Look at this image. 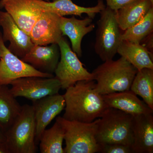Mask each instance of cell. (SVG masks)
Masks as SVG:
<instances>
[{"instance_id": "6da1fadb", "label": "cell", "mask_w": 153, "mask_h": 153, "mask_svg": "<svg viewBox=\"0 0 153 153\" xmlns=\"http://www.w3.org/2000/svg\"><path fill=\"white\" fill-rule=\"evenodd\" d=\"M95 85V80H81L67 88L63 95L66 105L63 117L87 123L101 117L109 107Z\"/></svg>"}, {"instance_id": "7a4b0ae2", "label": "cell", "mask_w": 153, "mask_h": 153, "mask_svg": "<svg viewBox=\"0 0 153 153\" xmlns=\"http://www.w3.org/2000/svg\"><path fill=\"white\" fill-rule=\"evenodd\" d=\"M138 70L124 57L104 61L91 73L95 89L101 95L130 90Z\"/></svg>"}, {"instance_id": "3957f363", "label": "cell", "mask_w": 153, "mask_h": 153, "mask_svg": "<svg viewBox=\"0 0 153 153\" xmlns=\"http://www.w3.org/2000/svg\"><path fill=\"white\" fill-rule=\"evenodd\" d=\"M133 115L120 110L108 108L100 118L96 139L99 145L120 144L132 147L134 138Z\"/></svg>"}, {"instance_id": "277c9868", "label": "cell", "mask_w": 153, "mask_h": 153, "mask_svg": "<svg viewBox=\"0 0 153 153\" xmlns=\"http://www.w3.org/2000/svg\"><path fill=\"white\" fill-rule=\"evenodd\" d=\"M10 153H35L36 123L33 105H22L21 112L4 133Z\"/></svg>"}, {"instance_id": "5b68a950", "label": "cell", "mask_w": 153, "mask_h": 153, "mask_svg": "<svg viewBox=\"0 0 153 153\" xmlns=\"http://www.w3.org/2000/svg\"><path fill=\"white\" fill-rule=\"evenodd\" d=\"M99 118L91 123L68 120L63 117L56 118L64 130V153H100V145L96 139Z\"/></svg>"}, {"instance_id": "8992f818", "label": "cell", "mask_w": 153, "mask_h": 153, "mask_svg": "<svg viewBox=\"0 0 153 153\" xmlns=\"http://www.w3.org/2000/svg\"><path fill=\"white\" fill-rule=\"evenodd\" d=\"M100 18L97 22L94 50L102 61L112 60L117 53L122 41L116 11L106 7L100 13Z\"/></svg>"}, {"instance_id": "52a82bcc", "label": "cell", "mask_w": 153, "mask_h": 153, "mask_svg": "<svg viewBox=\"0 0 153 153\" xmlns=\"http://www.w3.org/2000/svg\"><path fill=\"white\" fill-rule=\"evenodd\" d=\"M57 44L60 50V60L54 73L55 78L60 82L61 88L66 89L81 80H94L92 73L84 68L66 38L62 37Z\"/></svg>"}, {"instance_id": "ba28073f", "label": "cell", "mask_w": 153, "mask_h": 153, "mask_svg": "<svg viewBox=\"0 0 153 153\" xmlns=\"http://www.w3.org/2000/svg\"><path fill=\"white\" fill-rule=\"evenodd\" d=\"M0 49V85H10L15 79L27 76L54 77L53 74L38 71L11 52L5 45L1 32Z\"/></svg>"}, {"instance_id": "9c48e42d", "label": "cell", "mask_w": 153, "mask_h": 153, "mask_svg": "<svg viewBox=\"0 0 153 153\" xmlns=\"http://www.w3.org/2000/svg\"><path fill=\"white\" fill-rule=\"evenodd\" d=\"M10 85L11 92L15 97H25L32 102L58 93L61 88L60 81L55 77H22L15 79Z\"/></svg>"}, {"instance_id": "30bf717a", "label": "cell", "mask_w": 153, "mask_h": 153, "mask_svg": "<svg viewBox=\"0 0 153 153\" xmlns=\"http://www.w3.org/2000/svg\"><path fill=\"white\" fill-rule=\"evenodd\" d=\"M33 103L36 123L35 142L37 145L47 126L65 108L66 104L63 95L59 93L47 96L33 101Z\"/></svg>"}, {"instance_id": "8fae6325", "label": "cell", "mask_w": 153, "mask_h": 153, "mask_svg": "<svg viewBox=\"0 0 153 153\" xmlns=\"http://www.w3.org/2000/svg\"><path fill=\"white\" fill-rule=\"evenodd\" d=\"M0 26L3 29V41L10 42L8 49L20 59L25 57L35 45L30 36L19 27L7 12L0 11Z\"/></svg>"}, {"instance_id": "7c38bea8", "label": "cell", "mask_w": 153, "mask_h": 153, "mask_svg": "<svg viewBox=\"0 0 153 153\" xmlns=\"http://www.w3.org/2000/svg\"><path fill=\"white\" fill-rule=\"evenodd\" d=\"M4 8L19 27L30 36L43 11L37 0H9Z\"/></svg>"}, {"instance_id": "4fadbf2b", "label": "cell", "mask_w": 153, "mask_h": 153, "mask_svg": "<svg viewBox=\"0 0 153 153\" xmlns=\"http://www.w3.org/2000/svg\"><path fill=\"white\" fill-rule=\"evenodd\" d=\"M60 16L43 11L31 30L30 36L35 45L58 44L63 37L60 28Z\"/></svg>"}, {"instance_id": "5bb4252c", "label": "cell", "mask_w": 153, "mask_h": 153, "mask_svg": "<svg viewBox=\"0 0 153 153\" xmlns=\"http://www.w3.org/2000/svg\"><path fill=\"white\" fill-rule=\"evenodd\" d=\"M60 57L58 44L49 46L34 45L21 60L30 64L38 71L53 74Z\"/></svg>"}, {"instance_id": "9a60e30c", "label": "cell", "mask_w": 153, "mask_h": 153, "mask_svg": "<svg viewBox=\"0 0 153 153\" xmlns=\"http://www.w3.org/2000/svg\"><path fill=\"white\" fill-rule=\"evenodd\" d=\"M134 153H153V114L133 116Z\"/></svg>"}, {"instance_id": "2e32d148", "label": "cell", "mask_w": 153, "mask_h": 153, "mask_svg": "<svg viewBox=\"0 0 153 153\" xmlns=\"http://www.w3.org/2000/svg\"><path fill=\"white\" fill-rule=\"evenodd\" d=\"M93 19L87 16L82 20L74 16L70 18L60 17V28L62 35L67 36L71 41L72 50L78 57L82 55L81 43L82 38L95 28Z\"/></svg>"}, {"instance_id": "e0dca14e", "label": "cell", "mask_w": 153, "mask_h": 153, "mask_svg": "<svg viewBox=\"0 0 153 153\" xmlns=\"http://www.w3.org/2000/svg\"><path fill=\"white\" fill-rule=\"evenodd\" d=\"M102 97L108 107L120 110L133 116L153 114V110L130 90L105 94Z\"/></svg>"}, {"instance_id": "ac0fdd59", "label": "cell", "mask_w": 153, "mask_h": 153, "mask_svg": "<svg viewBox=\"0 0 153 153\" xmlns=\"http://www.w3.org/2000/svg\"><path fill=\"white\" fill-rule=\"evenodd\" d=\"M37 1L43 11L52 12L61 17L70 15L81 17L82 14L85 13L93 19L97 14L105 7L102 0H98L96 5L88 7L77 5L71 0H52V2Z\"/></svg>"}, {"instance_id": "d6986e66", "label": "cell", "mask_w": 153, "mask_h": 153, "mask_svg": "<svg viewBox=\"0 0 153 153\" xmlns=\"http://www.w3.org/2000/svg\"><path fill=\"white\" fill-rule=\"evenodd\" d=\"M152 7L150 0H135L116 11L120 30L124 31L136 25Z\"/></svg>"}, {"instance_id": "ffe728a7", "label": "cell", "mask_w": 153, "mask_h": 153, "mask_svg": "<svg viewBox=\"0 0 153 153\" xmlns=\"http://www.w3.org/2000/svg\"><path fill=\"white\" fill-rule=\"evenodd\" d=\"M117 53L138 70L143 68L153 69V53L141 44L122 41L118 48Z\"/></svg>"}, {"instance_id": "44dd1931", "label": "cell", "mask_w": 153, "mask_h": 153, "mask_svg": "<svg viewBox=\"0 0 153 153\" xmlns=\"http://www.w3.org/2000/svg\"><path fill=\"white\" fill-rule=\"evenodd\" d=\"M7 85H0V131L6 132L13 125L22 110Z\"/></svg>"}, {"instance_id": "7402d4cb", "label": "cell", "mask_w": 153, "mask_h": 153, "mask_svg": "<svg viewBox=\"0 0 153 153\" xmlns=\"http://www.w3.org/2000/svg\"><path fill=\"white\" fill-rule=\"evenodd\" d=\"M130 90L140 96L153 110V69L143 68L138 70L133 79Z\"/></svg>"}, {"instance_id": "603a6c76", "label": "cell", "mask_w": 153, "mask_h": 153, "mask_svg": "<svg viewBox=\"0 0 153 153\" xmlns=\"http://www.w3.org/2000/svg\"><path fill=\"white\" fill-rule=\"evenodd\" d=\"M64 130L57 120L52 127L45 129L41 135L39 145L41 153H64L63 143Z\"/></svg>"}, {"instance_id": "cb8c5ba5", "label": "cell", "mask_w": 153, "mask_h": 153, "mask_svg": "<svg viewBox=\"0 0 153 153\" xmlns=\"http://www.w3.org/2000/svg\"><path fill=\"white\" fill-rule=\"evenodd\" d=\"M124 31L121 36L122 41L140 44L146 37L153 33V7L141 21Z\"/></svg>"}, {"instance_id": "d4e9b609", "label": "cell", "mask_w": 153, "mask_h": 153, "mask_svg": "<svg viewBox=\"0 0 153 153\" xmlns=\"http://www.w3.org/2000/svg\"><path fill=\"white\" fill-rule=\"evenodd\" d=\"M100 145V153H134L131 147L120 144H105Z\"/></svg>"}, {"instance_id": "484cf974", "label": "cell", "mask_w": 153, "mask_h": 153, "mask_svg": "<svg viewBox=\"0 0 153 153\" xmlns=\"http://www.w3.org/2000/svg\"><path fill=\"white\" fill-rule=\"evenodd\" d=\"M135 0H106L107 7L114 11H117Z\"/></svg>"}, {"instance_id": "4316f807", "label": "cell", "mask_w": 153, "mask_h": 153, "mask_svg": "<svg viewBox=\"0 0 153 153\" xmlns=\"http://www.w3.org/2000/svg\"><path fill=\"white\" fill-rule=\"evenodd\" d=\"M153 33H151L147 37H146L142 41H145L144 45H142L146 47L147 49H148L150 52L152 53H153Z\"/></svg>"}, {"instance_id": "83f0119b", "label": "cell", "mask_w": 153, "mask_h": 153, "mask_svg": "<svg viewBox=\"0 0 153 153\" xmlns=\"http://www.w3.org/2000/svg\"><path fill=\"white\" fill-rule=\"evenodd\" d=\"M0 153H10L5 142H0Z\"/></svg>"}, {"instance_id": "f1b7e54d", "label": "cell", "mask_w": 153, "mask_h": 153, "mask_svg": "<svg viewBox=\"0 0 153 153\" xmlns=\"http://www.w3.org/2000/svg\"><path fill=\"white\" fill-rule=\"evenodd\" d=\"M6 137L4 133L0 131V142H5Z\"/></svg>"}, {"instance_id": "f546056e", "label": "cell", "mask_w": 153, "mask_h": 153, "mask_svg": "<svg viewBox=\"0 0 153 153\" xmlns=\"http://www.w3.org/2000/svg\"><path fill=\"white\" fill-rule=\"evenodd\" d=\"M8 1H9V0H1L0 1V9H1L4 8V5ZM44 1H49V0H44Z\"/></svg>"}, {"instance_id": "4dcf8cb0", "label": "cell", "mask_w": 153, "mask_h": 153, "mask_svg": "<svg viewBox=\"0 0 153 153\" xmlns=\"http://www.w3.org/2000/svg\"><path fill=\"white\" fill-rule=\"evenodd\" d=\"M1 49H0V57H1Z\"/></svg>"}, {"instance_id": "1f68e13d", "label": "cell", "mask_w": 153, "mask_h": 153, "mask_svg": "<svg viewBox=\"0 0 153 153\" xmlns=\"http://www.w3.org/2000/svg\"><path fill=\"white\" fill-rule=\"evenodd\" d=\"M152 2V3L153 4V0H150Z\"/></svg>"}]
</instances>
